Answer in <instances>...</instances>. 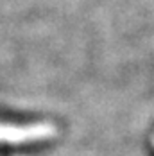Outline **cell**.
<instances>
[{
  "label": "cell",
  "mask_w": 154,
  "mask_h": 156,
  "mask_svg": "<svg viewBox=\"0 0 154 156\" xmlns=\"http://www.w3.org/2000/svg\"><path fill=\"white\" fill-rule=\"evenodd\" d=\"M0 133L5 135L4 140H27V136H36L41 135L40 127L34 129H13V127H0Z\"/></svg>",
  "instance_id": "6da1fadb"
}]
</instances>
